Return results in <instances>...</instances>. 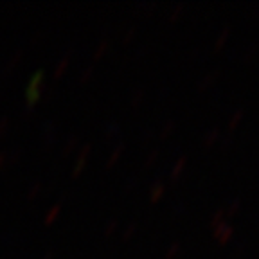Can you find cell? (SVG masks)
<instances>
[{"instance_id": "obj_7", "label": "cell", "mask_w": 259, "mask_h": 259, "mask_svg": "<svg viewBox=\"0 0 259 259\" xmlns=\"http://www.w3.org/2000/svg\"><path fill=\"white\" fill-rule=\"evenodd\" d=\"M186 166H187V157H186V155H182V157L177 160V164L173 166V169H171V178H173V180H177V178L184 173Z\"/></svg>"}, {"instance_id": "obj_6", "label": "cell", "mask_w": 259, "mask_h": 259, "mask_svg": "<svg viewBox=\"0 0 259 259\" xmlns=\"http://www.w3.org/2000/svg\"><path fill=\"white\" fill-rule=\"evenodd\" d=\"M257 56H259V44H252L250 47L241 54V61L243 63H250V61H254Z\"/></svg>"}, {"instance_id": "obj_4", "label": "cell", "mask_w": 259, "mask_h": 259, "mask_svg": "<svg viewBox=\"0 0 259 259\" xmlns=\"http://www.w3.org/2000/svg\"><path fill=\"white\" fill-rule=\"evenodd\" d=\"M243 117H245V110L243 108H238L234 113H232L231 117H229V121H227V132H229V135H231L232 132L241 124Z\"/></svg>"}, {"instance_id": "obj_1", "label": "cell", "mask_w": 259, "mask_h": 259, "mask_svg": "<svg viewBox=\"0 0 259 259\" xmlns=\"http://www.w3.org/2000/svg\"><path fill=\"white\" fill-rule=\"evenodd\" d=\"M212 236H214L218 245H229L231 239L234 238V225L231 222H222L220 225H216L212 229Z\"/></svg>"}, {"instance_id": "obj_16", "label": "cell", "mask_w": 259, "mask_h": 259, "mask_svg": "<svg viewBox=\"0 0 259 259\" xmlns=\"http://www.w3.org/2000/svg\"><path fill=\"white\" fill-rule=\"evenodd\" d=\"M252 16H254V18H257L259 16V4L254 6V9H252Z\"/></svg>"}, {"instance_id": "obj_15", "label": "cell", "mask_w": 259, "mask_h": 259, "mask_svg": "<svg viewBox=\"0 0 259 259\" xmlns=\"http://www.w3.org/2000/svg\"><path fill=\"white\" fill-rule=\"evenodd\" d=\"M182 9H184V4L180 2V4H177V8H175V11L171 13V20H175V18H178V15L182 13Z\"/></svg>"}, {"instance_id": "obj_8", "label": "cell", "mask_w": 259, "mask_h": 259, "mask_svg": "<svg viewBox=\"0 0 259 259\" xmlns=\"http://www.w3.org/2000/svg\"><path fill=\"white\" fill-rule=\"evenodd\" d=\"M239 209H241V200L234 198L232 202H229V205H227V209H223V212H225L227 218H234L239 212Z\"/></svg>"}, {"instance_id": "obj_10", "label": "cell", "mask_w": 259, "mask_h": 259, "mask_svg": "<svg viewBox=\"0 0 259 259\" xmlns=\"http://www.w3.org/2000/svg\"><path fill=\"white\" fill-rule=\"evenodd\" d=\"M178 250H180V243H178V241H175L173 245H171V247H169V250H167V259L175 257V255L178 254Z\"/></svg>"}, {"instance_id": "obj_12", "label": "cell", "mask_w": 259, "mask_h": 259, "mask_svg": "<svg viewBox=\"0 0 259 259\" xmlns=\"http://www.w3.org/2000/svg\"><path fill=\"white\" fill-rule=\"evenodd\" d=\"M175 126H177V122H175V121H169V122H167V124L164 126V132H162V137H167V135H169L171 132H173V130H175Z\"/></svg>"}, {"instance_id": "obj_9", "label": "cell", "mask_w": 259, "mask_h": 259, "mask_svg": "<svg viewBox=\"0 0 259 259\" xmlns=\"http://www.w3.org/2000/svg\"><path fill=\"white\" fill-rule=\"evenodd\" d=\"M223 218H225V212H223V209H216L212 214H210V227L214 229L216 225H220V223L223 222Z\"/></svg>"}, {"instance_id": "obj_11", "label": "cell", "mask_w": 259, "mask_h": 259, "mask_svg": "<svg viewBox=\"0 0 259 259\" xmlns=\"http://www.w3.org/2000/svg\"><path fill=\"white\" fill-rule=\"evenodd\" d=\"M232 142H234L232 135H225V137L222 139V148H223V150H229V148L232 146Z\"/></svg>"}, {"instance_id": "obj_5", "label": "cell", "mask_w": 259, "mask_h": 259, "mask_svg": "<svg viewBox=\"0 0 259 259\" xmlns=\"http://www.w3.org/2000/svg\"><path fill=\"white\" fill-rule=\"evenodd\" d=\"M220 139H222V134H220L218 126H216V128H210L209 132L202 137V146L203 148H210V146H214Z\"/></svg>"}, {"instance_id": "obj_14", "label": "cell", "mask_w": 259, "mask_h": 259, "mask_svg": "<svg viewBox=\"0 0 259 259\" xmlns=\"http://www.w3.org/2000/svg\"><path fill=\"white\" fill-rule=\"evenodd\" d=\"M247 250V247H245V243H239L238 247H236V252H234V257L236 259H239L243 255V252Z\"/></svg>"}, {"instance_id": "obj_13", "label": "cell", "mask_w": 259, "mask_h": 259, "mask_svg": "<svg viewBox=\"0 0 259 259\" xmlns=\"http://www.w3.org/2000/svg\"><path fill=\"white\" fill-rule=\"evenodd\" d=\"M164 194V186L162 184H157V186L153 187V200H158Z\"/></svg>"}, {"instance_id": "obj_3", "label": "cell", "mask_w": 259, "mask_h": 259, "mask_svg": "<svg viewBox=\"0 0 259 259\" xmlns=\"http://www.w3.org/2000/svg\"><path fill=\"white\" fill-rule=\"evenodd\" d=\"M231 34H232V27H231V25H223L222 31H220V34L216 36V40H214V51H216V53H218V51H222V49L225 47V44L229 41Z\"/></svg>"}, {"instance_id": "obj_2", "label": "cell", "mask_w": 259, "mask_h": 259, "mask_svg": "<svg viewBox=\"0 0 259 259\" xmlns=\"http://www.w3.org/2000/svg\"><path fill=\"white\" fill-rule=\"evenodd\" d=\"M220 72H222L220 69H214V70H210V72H207L205 76H203L202 79L196 83V89H198V92H203V90H207L209 87L214 85L216 79L220 77Z\"/></svg>"}]
</instances>
